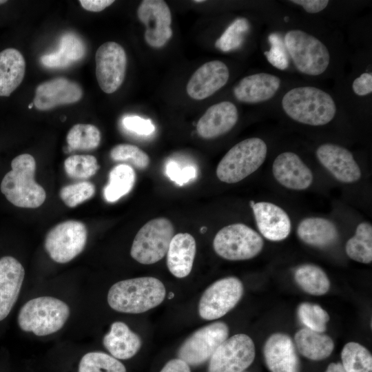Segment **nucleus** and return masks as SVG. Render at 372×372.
Masks as SVG:
<instances>
[{
    "mask_svg": "<svg viewBox=\"0 0 372 372\" xmlns=\"http://www.w3.org/2000/svg\"><path fill=\"white\" fill-rule=\"evenodd\" d=\"M271 48L264 52L268 61L279 70H285L289 65L288 56L285 43L278 33H271L268 37Z\"/></svg>",
    "mask_w": 372,
    "mask_h": 372,
    "instance_id": "a19ab883",
    "label": "nucleus"
},
{
    "mask_svg": "<svg viewBox=\"0 0 372 372\" xmlns=\"http://www.w3.org/2000/svg\"><path fill=\"white\" fill-rule=\"evenodd\" d=\"M255 346L244 333L227 338L209 359L208 372H243L254 362Z\"/></svg>",
    "mask_w": 372,
    "mask_h": 372,
    "instance_id": "f8f14e48",
    "label": "nucleus"
},
{
    "mask_svg": "<svg viewBox=\"0 0 372 372\" xmlns=\"http://www.w3.org/2000/svg\"><path fill=\"white\" fill-rule=\"evenodd\" d=\"M7 2L6 0H0V5L4 4Z\"/></svg>",
    "mask_w": 372,
    "mask_h": 372,
    "instance_id": "3c124183",
    "label": "nucleus"
},
{
    "mask_svg": "<svg viewBox=\"0 0 372 372\" xmlns=\"http://www.w3.org/2000/svg\"><path fill=\"white\" fill-rule=\"evenodd\" d=\"M229 77V71L223 61L214 60L199 67L189 79L186 91L193 99H205L223 87Z\"/></svg>",
    "mask_w": 372,
    "mask_h": 372,
    "instance_id": "f3484780",
    "label": "nucleus"
},
{
    "mask_svg": "<svg viewBox=\"0 0 372 372\" xmlns=\"http://www.w3.org/2000/svg\"><path fill=\"white\" fill-rule=\"evenodd\" d=\"M342 365L346 372H372V356L362 344L350 342L341 351Z\"/></svg>",
    "mask_w": 372,
    "mask_h": 372,
    "instance_id": "473e14b6",
    "label": "nucleus"
},
{
    "mask_svg": "<svg viewBox=\"0 0 372 372\" xmlns=\"http://www.w3.org/2000/svg\"><path fill=\"white\" fill-rule=\"evenodd\" d=\"M243 294V285L236 277L216 280L203 292L198 304L200 316L207 320L218 319L231 310Z\"/></svg>",
    "mask_w": 372,
    "mask_h": 372,
    "instance_id": "9b49d317",
    "label": "nucleus"
},
{
    "mask_svg": "<svg viewBox=\"0 0 372 372\" xmlns=\"http://www.w3.org/2000/svg\"><path fill=\"white\" fill-rule=\"evenodd\" d=\"M160 372H191V370L183 360L175 358L168 361Z\"/></svg>",
    "mask_w": 372,
    "mask_h": 372,
    "instance_id": "de8ad7c7",
    "label": "nucleus"
},
{
    "mask_svg": "<svg viewBox=\"0 0 372 372\" xmlns=\"http://www.w3.org/2000/svg\"><path fill=\"white\" fill-rule=\"evenodd\" d=\"M251 203L257 227L266 239L281 241L289 236L291 223L282 208L269 202Z\"/></svg>",
    "mask_w": 372,
    "mask_h": 372,
    "instance_id": "aec40b11",
    "label": "nucleus"
},
{
    "mask_svg": "<svg viewBox=\"0 0 372 372\" xmlns=\"http://www.w3.org/2000/svg\"><path fill=\"white\" fill-rule=\"evenodd\" d=\"M12 169L3 178L0 189L12 205L23 208H37L45 201L46 193L34 180L36 162L29 154L16 156Z\"/></svg>",
    "mask_w": 372,
    "mask_h": 372,
    "instance_id": "7ed1b4c3",
    "label": "nucleus"
},
{
    "mask_svg": "<svg viewBox=\"0 0 372 372\" xmlns=\"http://www.w3.org/2000/svg\"><path fill=\"white\" fill-rule=\"evenodd\" d=\"M78 372H126V369L113 356L103 352L94 351L82 357Z\"/></svg>",
    "mask_w": 372,
    "mask_h": 372,
    "instance_id": "f704fd0d",
    "label": "nucleus"
},
{
    "mask_svg": "<svg viewBox=\"0 0 372 372\" xmlns=\"http://www.w3.org/2000/svg\"><path fill=\"white\" fill-rule=\"evenodd\" d=\"M284 43L295 66L300 72L318 76L329 66V50L314 36L300 30H292L285 34Z\"/></svg>",
    "mask_w": 372,
    "mask_h": 372,
    "instance_id": "423d86ee",
    "label": "nucleus"
},
{
    "mask_svg": "<svg viewBox=\"0 0 372 372\" xmlns=\"http://www.w3.org/2000/svg\"><path fill=\"white\" fill-rule=\"evenodd\" d=\"M354 93L358 96H365L372 92V74L371 73H362L356 78L352 84Z\"/></svg>",
    "mask_w": 372,
    "mask_h": 372,
    "instance_id": "c03bdc74",
    "label": "nucleus"
},
{
    "mask_svg": "<svg viewBox=\"0 0 372 372\" xmlns=\"http://www.w3.org/2000/svg\"><path fill=\"white\" fill-rule=\"evenodd\" d=\"M174 236V228L170 220L166 218L152 219L135 236L130 255L143 265L156 263L166 255Z\"/></svg>",
    "mask_w": 372,
    "mask_h": 372,
    "instance_id": "6e6552de",
    "label": "nucleus"
},
{
    "mask_svg": "<svg viewBox=\"0 0 372 372\" xmlns=\"http://www.w3.org/2000/svg\"><path fill=\"white\" fill-rule=\"evenodd\" d=\"M325 372H346L340 362H332L329 364Z\"/></svg>",
    "mask_w": 372,
    "mask_h": 372,
    "instance_id": "09e8293b",
    "label": "nucleus"
},
{
    "mask_svg": "<svg viewBox=\"0 0 372 372\" xmlns=\"http://www.w3.org/2000/svg\"><path fill=\"white\" fill-rule=\"evenodd\" d=\"M238 110L230 101L210 106L197 123L196 131L205 139H211L229 132L236 124Z\"/></svg>",
    "mask_w": 372,
    "mask_h": 372,
    "instance_id": "4be33fe9",
    "label": "nucleus"
},
{
    "mask_svg": "<svg viewBox=\"0 0 372 372\" xmlns=\"http://www.w3.org/2000/svg\"><path fill=\"white\" fill-rule=\"evenodd\" d=\"M111 158L116 161H130L138 169H145L149 164V156L137 146L119 144L110 151Z\"/></svg>",
    "mask_w": 372,
    "mask_h": 372,
    "instance_id": "ea45409f",
    "label": "nucleus"
},
{
    "mask_svg": "<svg viewBox=\"0 0 372 372\" xmlns=\"http://www.w3.org/2000/svg\"><path fill=\"white\" fill-rule=\"evenodd\" d=\"M83 96L81 86L63 77L55 78L39 84L35 91L33 104L41 111L78 102Z\"/></svg>",
    "mask_w": 372,
    "mask_h": 372,
    "instance_id": "dca6fc26",
    "label": "nucleus"
},
{
    "mask_svg": "<svg viewBox=\"0 0 372 372\" xmlns=\"http://www.w3.org/2000/svg\"><path fill=\"white\" fill-rule=\"evenodd\" d=\"M64 168L70 178L87 179L96 173L99 166L92 155H72L65 160Z\"/></svg>",
    "mask_w": 372,
    "mask_h": 372,
    "instance_id": "c9c22d12",
    "label": "nucleus"
},
{
    "mask_svg": "<svg viewBox=\"0 0 372 372\" xmlns=\"http://www.w3.org/2000/svg\"><path fill=\"white\" fill-rule=\"evenodd\" d=\"M85 54L83 41L74 34L63 35L58 51L41 56L42 64L48 68H61L82 59Z\"/></svg>",
    "mask_w": 372,
    "mask_h": 372,
    "instance_id": "c85d7f7f",
    "label": "nucleus"
},
{
    "mask_svg": "<svg viewBox=\"0 0 372 372\" xmlns=\"http://www.w3.org/2000/svg\"><path fill=\"white\" fill-rule=\"evenodd\" d=\"M264 246L261 236L242 223H234L223 227L213 240L215 252L228 260H245L260 253Z\"/></svg>",
    "mask_w": 372,
    "mask_h": 372,
    "instance_id": "0eeeda50",
    "label": "nucleus"
},
{
    "mask_svg": "<svg viewBox=\"0 0 372 372\" xmlns=\"http://www.w3.org/2000/svg\"><path fill=\"white\" fill-rule=\"evenodd\" d=\"M194 2H196V3H198V2H204L203 0H196V1H194Z\"/></svg>",
    "mask_w": 372,
    "mask_h": 372,
    "instance_id": "603ef678",
    "label": "nucleus"
},
{
    "mask_svg": "<svg viewBox=\"0 0 372 372\" xmlns=\"http://www.w3.org/2000/svg\"><path fill=\"white\" fill-rule=\"evenodd\" d=\"M282 107L291 119L302 124L320 126L329 123L336 113V105L326 92L311 86L298 87L288 91Z\"/></svg>",
    "mask_w": 372,
    "mask_h": 372,
    "instance_id": "f03ea898",
    "label": "nucleus"
},
{
    "mask_svg": "<svg viewBox=\"0 0 372 372\" xmlns=\"http://www.w3.org/2000/svg\"><path fill=\"white\" fill-rule=\"evenodd\" d=\"M95 193V187L88 181L66 185L61 188L59 196L69 207H74L91 198Z\"/></svg>",
    "mask_w": 372,
    "mask_h": 372,
    "instance_id": "58836bf2",
    "label": "nucleus"
},
{
    "mask_svg": "<svg viewBox=\"0 0 372 372\" xmlns=\"http://www.w3.org/2000/svg\"><path fill=\"white\" fill-rule=\"evenodd\" d=\"M24 276V268L15 258L4 256L0 260V321L17 302Z\"/></svg>",
    "mask_w": 372,
    "mask_h": 372,
    "instance_id": "412c9836",
    "label": "nucleus"
},
{
    "mask_svg": "<svg viewBox=\"0 0 372 372\" xmlns=\"http://www.w3.org/2000/svg\"><path fill=\"white\" fill-rule=\"evenodd\" d=\"M138 19L145 25V39L154 48L163 46L171 38L172 16L170 10L162 0H144L138 9Z\"/></svg>",
    "mask_w": 372,
    "mask_h": 372,
    "instance_id": "4468645a",
    "label": "nucleus"
},
{
    "mask_svg": "<svg viewBox=\"0 0 372 372\" xmlns=\"http://www.w3.org/2000/svg\"><path fill=\"white\" fill-rule=\"evenodd\" d=\"M136 180L134 170L128 165H118L110 171L109 183L104 187L105 200L114 203L128 194Z\"/></svg>",
    "mask_w": 372,
    "mask_h": 372,
    "instance_id": "7c9ffc66",
    "label": "nucleus"
},
{
    "mask_svg": "<svg viewBox=\"0 0 372 372\" xmlns=\"http://www.w3.org/2000/svg\"><path fill=\"white\" fill-rule=\"evenodd\" d=\"M298 316L305 328L319 333L326 331L329 320V316L324 309L309 302H302L298 306Z\"/></svg>",
    "mask_w": 372,
    "mask_h": 372,
    "instance_id": "4c0bfd02",
    "label": "nucleus"
},
{
    "mask_svg": "<svg viewBox=\"0 0 372 372\" xmlns=\"http://www.w3.org/2000/svg\"><path fill=\"white\" fill-rule=\"evenodd\" d=\"M70 316V308L63 301L50 296L30 300L21 308L19 327L37 336L52 334L60 330Z\"/></svg>",
    "mask_w": 372,
    "mask_h": 372,
    "instance_id": "20e7f679",
    "label": "nucleus"
},
{
    "mask_svg": "<svg viewBox=\"0 0 372 372\" xmlns=\"http://www.w3.org/2000/svg\"><path fill=\"white\" fill-rule=\"evenodd\" d=\"M294 279L304 291L313 296H322L330 288V281L326 273L315 265L299 266L295 270Z\"/></svg>",
    "mask_w": 372,
    "mask_h": 372,
    "instance_id": "c756f323",
    "label": "nucleus"
},
{
    "mask_svg": "<svg viewBox=\"0 0 372 372\" xmlns=\"http://www.w3.org/2000/svg\"><path fill=\"white\" fill-rule=\"evenodd\" d=\"M278 76L258 73L242 78L234 88L237 100L246 103H258L271 99L280 86Z\"/></svg>",
    "mask_w": 372,
    "mask_h": 372,
    "instance_id": "5701e85b",
    "label": "nucleus"
},
{
    "mask_svg": "<svg viewBox=\"0 0 372 372\" xmlns=\"http://www.w3.org/2000/svg\"><path fill=\"white\" fill-rule=\"evenodd\" d=\"M272 172L280 185L290 189H306L313 180L311 170L299 156L291 152H282L274 159Z\"/></svg>",
    "mask_w": 372,
    "mask_h": 372,
    "instance_id": "6ab92c4d",
    "label": "nucleus"
},
{
    "mask_svg": "<svg viewBox=\"0 0 372 372\" xmlns=\"http://www.w3.org/2000/svg\"><path fill=\"white\" fill-rule=\"evenodd\" d=\"M25 61L15 48H6L0 52V96H9L22 82Z\"/></svg>",
    "mask_w": 372,
    "mask_h": 372,
    "instance_id": "bb28decb",
    "label": "nucleus"
},
{
    "mask_svg": "<svg viewBox=\"0 0 372 372\" xmlns=\"http://www.w3.org/2000/svg\"><path fill=\"white\" fill-rule=\"evenodd\" d=\"M267 153L265 142L259 138L245 139L233 146L216 167L218 178L232 184L256 172L265 162Z\"/></svg>",
    "mask_w": 372,
    "mask_h": 372,
    "instance_id": "39448f33",
    "label": "nucleus"
},
{
    "mask_svg": "<svg viewBox=\"0 0 372 372\" xmlns=\"http://www.w3.org/2000/svg\"><path fill=\"white\" fill-rule=\"evenodd\" d=\"M206 230H207V228L205 227H202V228L200 229V232H201V233H205V232L206 231Z\"/></svg>",
    "mask_w": 372,
    "mask_h": 372,
    "instance_id": "8fccbe9b",
    "label": "nucleus"
},
{
    "mask_svg": "<svg viewBox=\"0 0 372 372\" xmlns=\"http://www.w3.org/2000/svg\"><path fill=\"white\" fill-rule=\"evenodd\" d=\"M96 77L105 93L112 94L122 85L126 72L127 56L123 48L114 41L102 44L95 55Z\"/></svg>",
    "mask_w": 372,
    "mask_h": 372,
    "instance_id": "ddd939ff",
    "label": "nucleus"
},
{
    "mask_svg": "<svg viewBox=\"0 0 372 372\" xmlns=\"http://www.w3.org/2000/svg\"><path fill=\"white\" fill-rule=\"evenodd\" d=\"M347 256L352 260L364 264L372 261V225L368 222L360 223L353 236L345 246Z\"/></svg>",
    "mask_w": 372,
    "mask_h": 372,
    "instance_id": "2f4dec72",
    "label": "nucleus"
},
{
    "mask_svg": "<svg viewBox=\"0 0 372 372\" xmlns=\"http://www.w3.org/2000/svg\"><path fill=\"white\" fill-rule=\"evenodd\" d=\"M165 172L172 180L180 186L196 178L197 174L196 169L194 167L189 165L180 167L174 161L167 163Z\"/></svg>",
    "mask_w": 372,
    "mask_h": 372,
    "instance_id": "79ce46f5",
    "label": "nucleus"
},
{
    "mask_svg": "<svg viewBox=\"0 0 372 372\" xmlns=\"http://www.w3.org/2000/svg\"><path fill=\"white\" fill-rule=\"evenodd\" d=\"M123 125L127 130L141 136H149L155 130V127L149 119L138 116H130L124 118Z\"/></svg>",
    "mask_w": 372,
    "mask_h": 372,
    "instance_id": "37998d69",
    "label": "nucleus"
},
{
    "mask_svg": "<svg viewBox=\"0 0 372 372\" xmlns=\"http://www.w3.org/2000/svg\"><path fill=\"white\" fill-rule=\"evenodd\" d=\"M82 7L90 12H101L107 7L112 5L114 1L113 0H80Z\"/></svg>",
    "mask_w": 372,
    "mask_h": 372,
    "instance_id": "49530a36",
    "label": "nucleus"
},
{
    "mask_svg": "<svg viewBox=\"0 0 372 372\" xmlns=\"http://www.w3.org/2000/svg\"><path fill=\"white\" fill-rule=\"evenodd\" d=\"M297 235L308 245L325 248L336 242L338 231L335 224L327 218L309 217L298 224Z\"/></svg>",
    "mask_w": 372,
    "mask_h": 372,
    "instance_id": "a878e982",
    "label": "nucleus"
},
{
    "mask_svg": "<svg viewBox=\"0 0 372 372\" xmlns=\"http://www.w3.org/2000/svg\"><path fill=\"white\" fill-rule=\"evenodd\" d=\"M165 295V287L160 280L138 277L114 284L109 289L107 302L118 312L141 313L158 306Z\"/></svg>",
    "mask_w": 372,
    "mask_h": 372,
    "instance_id": "f257e3e1",
    "label": "nucleus"
},
{
    "mask_svg": "<svg viewBox=\"0 0 372 372\" xmlns=\"http://www.w3.org/2000/svg\"><path fill=\"white\" fill-rule=\"evenodd\" d=\"M249 28V24L246 19H236L216 40V48L223 52L236 50L242 45Z\"/></svg>",
    "mask_w": 372,
    "mask_h": 372,
    "instance_id": "e433bc0d",
    "label": "nucleus"
},
{
    "mask_svg": "<svg viewBox=\"0 0 372 372\" xmlns=\"http://www.w3.org/2000/svg\"><path fill=\"white\" fill-rule=\"evenodd\" d=\"M294 344L302 355L315 361L327 358L334 349V342L329 335L307 328L296 333Z\"/></svg>",
    "mask_w": 372,
    "mask_h": 372,
    "instance_id": "cd10ccee",
    "label": "nucleus"
},
{
    "mask_svg": "<svg viewBox=\"0 0 372 372\" xmlns=\"http://www.w3.org/2000/svg\"><path fill=\"white\" fill-rule=\"evenodd\" d=\"M87 236V229L83 223L66 220L49 231L45 239V248L54 261L66 263L82 252Z\"/></svg>",
    "mask_w": 372,
    "mask_h": 372,
    "instance_id": "1a4fd4ad",
    "label": "nucleus"
},
{
    "mask_svg": "<svg viewBox=\"0 0 372 372\" xmlns=\"http://www.w3.org/2000/svg\"><path fill=\"white\" fill-rule=\"evenodd\" d=\"M265 364L271 372H300V359L291 337L283 333L271 334L263 349Z\"/></svg>",
    "mask_w": 372,
    "mask_h": 372,
    "instance_id": "a211bd4d",
    "label": "nucleus"
},
{
    "mask_svg": "<svg viewBox=\"0 0 372 372\" xmlns=\"http://www.w3.org/2000/svg\"><path fill=\"white\" fill-rule=\"evenodd\" d=\"M316 156L338 181L353 183L360 180V168L352 153L345 147L333 143L322 144L318 147Z\"/></svg>",
    "mask_w": 372,
    "mask_h": 372,
    "instance_id": "2eb2a0df",
    "label": "nucleus"
},
{
    "mask_svg": "<svg viewBox=\"0 0 372 372\" xmlns=\"http://www.w3.org/2000/svg\"><path fill=\"white\" fill-rule=\"evenodd\" d=\"M290 1L301 6L306 12L311 14L323 10L329 3V1L327 0H293Z\"/></svg>",
    "mask_w": 372,
    "mask_h": 372,
    "instance_id": "a18cd8bd",
    "label": "nucleus"
},
{
    "mask_svg": "<svg viewBox=\"0 0 372 372\" xmlns=\"http://www.w3.org/2000/svg\"><path fill=\"white\" fill-rule=\"evenodd\" d=\"M66 140L71 149L91 150L99 146L101 133L93 125L79 123L71 127Z\"/></svg>",
    "mask_w": 372,
    "mask_h": 372,
    "instance_id": "72a5a7b5",
    "label": "nucleus"
},
{
    "mask_svg": "<svg viewBox=\"0 0 372 372\" xmlns=\"http://www.w3.org/2000/svg\"><path fill=\"white\" fill-rule=\"evenodd\" d=\"M32 105H34V104H33V102L32 103L31 105H30V104L29 105V108H30V109L32 108Z\"/></svg>",
    "mask_w": 372,
    "mask_h": 372,
    "instance_id": "864d4df0",
    "label": "nucleus"
},
{
    "mask_svg": "<svg viewBox=\"0 0 372 372\" xmlns=\"http://www.w3.org/2000/svg\"><path fill=\"white\" fill-rule=\"evenodd\" d=\"M103 344L112 356L127 360L134 356L141 347L140 337L123 322H114L105 335Z\"/></svg>",
    "mask_w": 372,
    "mask_h": 372,
    "instance_id": "393cba45",
    "label": "nucleus"
},
{
    "mask_svg": "<svg viewBox=\"0 0 372 372\" xmlns=\"http://www.w3.org/2000/svg\"><path fill=\"white\" fill-rule=\"evenodd\" d=\"M228 335L229 328L225 322L207 324L185 340L178 350V358L189 366H200L210 359Z\"/></svg>",
    "mask_w": 372,
    "mask_h": 372,
    "instance_id": "9d476101",
    "label": "nucleus"
},
{
    "mask_svg": "<svg viewBox=\"0 0 372 372\" xmlns=\"http://www.w3.org/2000/svg\"><path fill=\"white\" fill-rule=\"evenodd\" d=\"M196 252V240L191 234L174 235L166 254L167 265L171 273L178 278L187 276L192 271Z\"/></svg>",
    "mask_w": 372,
    "mask_h": 372,
    "instance_id": "b1692460",
    "label": "nucleus"
}]
</instances>
